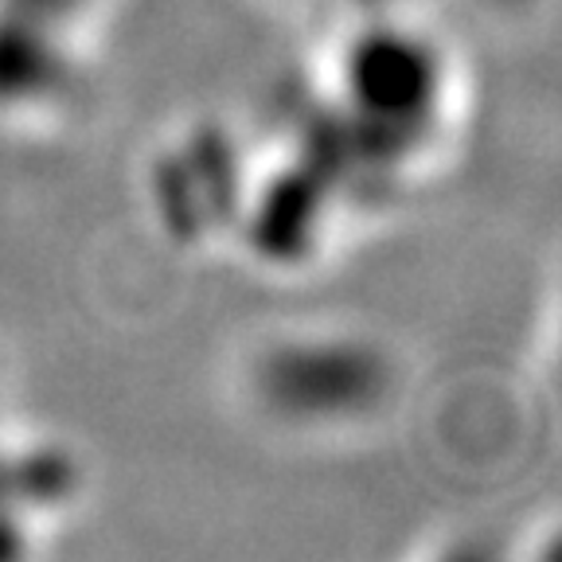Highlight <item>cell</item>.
Masks as SVG:
<instances>
[{"instance_id": "obj_1", "label": "cell", "mask_w": 562, "mask_h": 562, "mask_svg": "<svg viewBox=\"0 0 562 562\" xmlns=\"http://www.w3.org/2000/svg\"><path fill=\"white\" fill-rule=\"evenodd\" d=\"M457 75L422 27H363L336 55L333 117L356 140V165L411 176L453 130Z\"/></svg>"}, {"instance_id": "obj_2", "label": "cell", "mask_w": 562, "mask_h": 562, "mask_svg": "<svg viewBox=\"0 0 562 562\" xmlns=\"http://www.w3.org/2000/svg\"><path fill=\"white\" fill-rule=\"evenodd\" d=\"M105 0H0V114L35 122L75 98Z\"/></svg>"}]
</instances>
